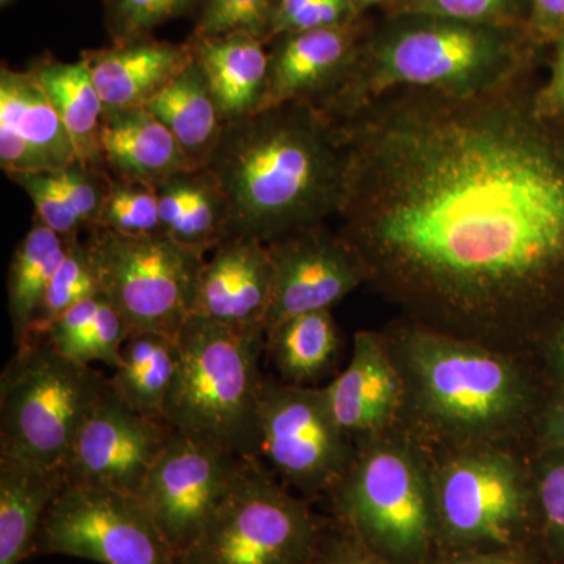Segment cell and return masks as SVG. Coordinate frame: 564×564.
Listing matches in <instances>:
<instances>
[{
	"label": "cell",
	"instance_id": "10",
	"mask_svg": "<svg viewBox=\"0 0 564 564\" xmlns=\"http://www.w3.org/2000/svg\"><path fill=\"white\" fill-rule=\"evenodd\" d=\"M88 251L99 288L131 333L176 337L192 317L206 258L166 237L93 228Z\"/></svg>",
	"mask_w": 564,
	"mask_h": 564
},
{
	"label": "cell",
	"instance_id": "13",
	"mask_svg": "<svg viewBox=\"0 0 564 564\" xmlns=\"http://www.w3.org/2000/svg\"><path fill=\"white\" fill-rule=\"evenodd\" d=\"M248 458L172 433L137 497L176 558L202 533Z\"/></svg>",
	"mask_w": 564,
	"mask_h": 564
},
{
	"label": "cell",
	"instance_id": "5",
	"mask_svg": "<svg viewBox=\"0 0 564 564\" xmlns=\"http://www.w3.org/2000/svg\"><path fill=\"white\" fill-rule=\"evenodd\" d=\"M176 340L177 370L163 421L172 433L196 443L259 456L265 328L223 325L192 315Z\"/></svg>",
	"mask_w": 564,
	"mask_h": 564
},
{
	"label": "cell",
	"instance_id": "32",
	"mask_svg": "<svg viewBox=\"0 0 564 564\" xmlns=\"http://www.w3.org/2000/svg\"><path fill=\"white\" fill-rule=\"evenodd\" d=\"M280 0H204L193 40L245 33L263 40L272 35Z\"/></svg>",
	"mask_w": 564,
	"mask_h": 564
},
{
	"label": "cell",
	"instance_id": "4",
	"mask_svg": "<svg viewBox=\"0 0 564 564\" xmlns=\"http://www.w3.org/2000/svg\"><path fill=\"white\" fill-rule=\"evenodd\" d=\"M524 41L513 25L395 17L359 47L343 80L317 104L340 117L400 90L467 95L524 74Z\"/></svg>",
	"mask_w": 564,
	"mask_h": 564
},
{
	"label": "cell",
	"instance_id": "35",
	"mask_svg": "<svg viewBox=\"0 0 564 564\" xmlns=\"http://www.w3.org/2000/svg\"><path fill=\"white\" fill-rule=\"evenodd\" d=\"M516 0H395V17L511 25Z\"/></svg>",
	"mask_w": 564,
	"mask_h": 564
},
{
	"label": "cell",
	"instance_id": "3",
	"mask_svg": "<svg viewBox=\"0 0 564 564\" xmlns=\"http://www.w3.org/2000/svg\"><path fill=\"white\" fill-rule=\"evenodd\" d=\"M386 337L404 383L402 421L419 440L503 445L532 414V378L514 352L413 321Z\"/></svg>",
	"mask_w": 564,
	"mask_h": 564
},
{
	"label": "cell",
	"instance_id": "33",
	"mask_svg": "<svg viewBox=\"0 0 564 564\" xmlns=\"http://www.w3.org/2000/svg\"><path fill=\"white\" fill-rule=\"evenodd\" d=\"M545 556L564 562V451L549 448L533 481Z\"/></svg>",
	"mask_w": 564,
	"mask_h": 564
},
{
	"label": "cell",
	"instance_id": "23",
	"mask_svg": "<svg viewBox=\"0 0 564 564\" xmlns=\"http://www.w3.org/2000/svg\"><path fill=\"white\" fill-rule=\"evenodd\" d=\"M191 46L225 122L250 117L261 109L270 69V55L263 50L262 40L231 33L193 40Z\"/></svg>",
	"mask_w": 564,
	"mask_h": 564
},
{
	"label": "cell",
	"instance_id": "34",
	"mask_svg": "<svg viewBox=\"0 0 564 564\" xmlns=\"http://www.w3.org/2000/svg\"><path fill=\"white\" fill-rule=\"evenodd\" d=\"M198 0H110L109 28L115 44L144 39L165 22L188 13Z\"/></svg>",
	"mask_w": 564,
	"mask_h": 564
},
{
	"label": "cell",
	"instance_id": "2",
	"mask_svg": "<svg viewBox=\"0 0 564 564\" xmlns=\"http://www.w3.org/2000/svg\"><path fill=\"white\" fill-rule=\"evenodd\" d=\"M229 207V237L270 243L337 217L347 158L317 104H281L226 122L206 165Z\"/></svg>",
	"mask_w": 564,
	"mask_h": 564
},
{
	"label": "cell",
	"instance_id": "26",
	"mask_svg": "<svg viewBox=\"0 0 564 564\" xmlns=\"http://www.w3.org/2000/svg\"><path fill=\"white\" fill-rule=\"evenodd\" d=\"M110 388L137 413L163 421L166 399L177 370L176 337L162 333H129Z\"/></svg>",
	"mask_w": 564,
	"mask_h": 564
},
{
	"label": "cell",
	"instance_id": "29",
	"mask_svg": "<svg viewBox=\"0 0 564 564\" xmlns=\"http://www.w3.org/2000/svg\"><path fill=\"white\" fill-rule=\"evenodd\" d=\"M129 333L113 304L99 293L66 311L41 339L73 361L85 366L102 362L115 369Z\"/></svg>",
	"mask_w": 564,
	"mask_h": 564
},
{
	"label": "cell",
	"instance_id": "27",
	"mask_svg": "<svg viewBox=\"0 0 564 564\" xmlns=\"http://www.w3.org/2000/svg\"><path fill=\"white\" fill-rule=\"evenodd\" d=\"M66 250L68 240L39 221L14 250L7 276V295L17 347L31 339L41 304Z\"/></svg>",
	"mask_w": 564,
	"mask_h": 564
},
{
	"label": "cell",
	"instance_id": "19",
	"mask_svg": "<svg viewBox=\"0 0 564 564\" xmlns=\"http://www.w3.org/2000/svg\"><path fill=\"white\" fill-rule=\"evenodd\" d=\"M355 22L285 35L270 55L269 82L261 110L281 104L321 101L333 90L358 54Z\"/></svg>",
	"mask_w": 564,
	"mask_h": 564
},
{
	"label": "cell",
	"instance_id": "38",
	"mask_svg": "<svg viewBox=\"0 0 564 564\" xmlns=\"http://www.w3.org/2000/svg\"><path fill=\"white\" fill-rule=\"evenodd\" d=\"M323 0H280L272 35H291L322 28Z\"/></svg>",
	"mask_w": 564,
	"mask_h": 564
},
{
	"label": "cell",
	"instance_id": "36",
	"mask_svg": "<svg viewBox=\"0 0 564 564\" xmlns=\"http://www.w3.org/2000/svg\"><path fill=\"white\" fill-rule=\"evenodd\" d=\"M11 181L17 182L28 193L35 207L36 221L57 232L63 239H79L80 229L85 228L84 221L68 196L55 187L50 172L17 174L11 176Z\"/></svg>",
	"mask_w": 564,
	"mask_h": 564
},
{
	"label": "cell",
	"instance_id": "22",
	"mask_svg": "<svg viewBox=\"0 0 564 564\" xmlns=\"http://www.w3.org/2000/svg\"><path fill=\"white\" fill-rule=\"evenodd\" d=\"M65 486L61 470L0 455V564L36 555L44 516Z\"/></svg>",
	"mask_w": 564,
	"mask_h": 564
},
{
	"label": "cell",
	"instance_id": "8",
	"mask_svg": "<svg viewBox=\"0 0 564 564\" xmlns=\"http://www.w3.org/2000/svg\"><path fill=\"white\" fill-rule=\"evenodd\" d=\"M107 388L109 378L95 367L66 358L41 337L20 345L0 377V455L62 473Z\"/></svg>",
	"mask_w": 564,
	"mask_h": 564
},
{
	"label": "cell",
	"instance_id": "20",
	"mask_svg": "<svg viewBox=\"0 0 564 564\" xmlns=\"http://www.w3.org/2000/svg\"><path fill=\"white\" fill-rule=\"evenodd\" d=\"M104 110L147 106L193 61L191 44L135 40L102 51L82 54Z\"/></svg>",
	"mask_w": 564,
	"mask_h": 564
},
{
	"label": "cell",
	"instance_id": "11",
	"mask_svg": "<svg viewBox=\"0 0 564 564\" xmlns=\"http://www.w3.org/2000/svg\"><path fill=\"white\" fill-rule=\"evenodd\" d=\"M258 426L259 456L306 500L328 496L358 451L334 419L323 388L263 378Z\"/></svg>",
	"mask_w": 564,
	"mask_h": 564
},
{
	"label": "cell",
	"instance_id": "17",
	"mask_svg": "<svg viewBox=\"0 0 564 564\" xmlns=\"http://www.w3.org/2000/svg\"><path fill=\"white\" fill-rule=\"evenodd\" d=\"M323 389L334 419L356 444L402 421L403 378L384 334L356 333L347 369Z\"/></svg>",
	"mask_w": 564,
	"mask_h": 564
},
{
	"label": "cell",
	"instance_id": "7",
	"mask_svg": "<svg viewBox=\"0 0 564 564\" xmlns=\"http://www.w3.org/2000/svg\"><path fill=\"white\" fill-rule=\"evenodd\" d=\"M432 474L436 554L540 545L534 485L503 445L452 448ZM541 547V545H540Z\"/></svg>",
	"mask_w": 564,
	"mask_h": 564
},
{
	"label": "cell",
	"instance_id": "30",
	"mask_svg": "<svg viewBox=\"0 0 564 564\" xmlns=\"http://www.w3.org/2000/svg\"><path fill=\"white\" fill-rule=\"evenodd\" d=\"M99 293L101 288H99L98 274H96L87 243L79 239L68 240L65 259L61 269L52 278L50 289L41 304L39 321L33 326L29 340L39 339L41 334L46 332L66 311Z\"/></svg>",
	"mask_w": 564,
	"mask_h": 564
},
{
	"label": "cell",
	"instance_id": "39",
	"mask_svg": "<svg viewBox=\"0 0 564 564\" xmlns=\"http://www.w3.org/2000/svg\"><path fill=\"white\" fill-rule=\"evenodd\" d=\"M538 547L540 545L519 551L436 554L426 564H544L545 554H541Z\"/></svg>",
	"mask_w": 564,
	"mask_h": 564
},
{
	"label": "cell",
	"instance_id": "16",
	"mask_svg": "<svg viewBox=\"0 0 564 564\" xmlns=\"http://www.w3.org/2000/svg\"><path fill=\"white\" fill-rule=\"evenodd\" d=\"M79 163L62 118L31 69H0V166L7 176Z\"/></svg>",
	"mask_w": 564,
	"mask_h": 564
},
{
	"label": "cell",
	"instance_id": "31",
	"mask_svg": "<svg viewBox=\"0 0 564 564\" xmlns=\"http://www.w3.org/2000/svg\"><path fill=\"white\" fill-rule=\"evenodd\" d=\"M95 226L128 236L163 234L158 192L141 182L109 177Z\"/></svg>",
	"mask_w": 564,
	"mask_h": 564
},
{
	"label": "cell",
	"instance_id": "15",
	"mask_svg": "<svg viewBox=\"0 0 564 564\" xmlns=\"http://www.w3.org/2000/svg\"><path fill=\"white\" fill-rule=\"evenodd\" d=\"M267 247L273 282L265 332L296 315L332 310L366 284L358 254L339 234L322 225L288 234Z\"/></svg>",
	"mask_w": 564,
	"mask_h": 564
},
{
	"label": "cell",
	"instance_id": "24",
	"mask_svg": "<svg viewBox=\"0 0 564 564\" xmlns=\"http://www.w3.org/2000/svg\"><path fill=\"white\" fill-rule=\"evenodd\" d=\"M144 107L170 129L192 169H206L226 122L195 55Z\"/></svg>",
	"mask_w": 564,
	"mask_h": 564
},
{
	"label": "cell",
	"instance_id": "37",
	"mask_svg": "<svg viewBox=\"0 0 564 564\" xmlns=\"http://www.w3.org/2000/svg\"><path fill=\"white\" fill-rule=\"evenodd\" d=\"M310 564H389L373 554L351 530L329 519L317 552Z\"/></svg>",
	"mask_w": 564,
	"mask_h": 564
},
{
	"label": "cell",
	"instance_id": "21",
	"mask_svg": "<svg viewBox=\"0 0 564 564\" xmlns=\"http://www.w3.org/2000/svg\"><path fill=\"white\" fill-rule=\"evenodd\" d=\"M101 154L106 172L154 188L195 172L170 129L144 106L104 111Z\"/></svg>",
	"mask_w": 564,
	"mask_h": 564
},
{
	"label": "cell",
	"instance_id": "12",
	"mask_svg": "<svg viewBox=\"0 0 564 564\" xmlns=\"http://www.w3.org/2000/svg\"><path fill=\"white\" fill-rule=\"evenodd\" d=\"M36 555L101 564H177L139 497L101 486H63L44 516Z\"/></svg>",
	"mask_w": 564,
	"mask_h": 564
},
{
	"label": "cell",
	"instance_id": "6",
	"mask_svg": "<svg viewBox=\"0 0 564 564\" xmlns=\"http://www.w3.org/2000/svg\"><path fill=\"white\" fill-rule=\"evenodd\" d=\"M356 445L328 494L333 518L386 563H429L437 552L432 474L417 445L391 432Z\"/></svg>",
	"mask_w": 564,
	"mask_h": 564
},
{
	"label": "cell",
	"instance_id": "28",
	"mask_svg": "<svg viewBox=\"0 0 564 564\" xmlns=\"http://www.w3.org/2000/svg\"><path fill=\"white\" fill-rule=\"evenodd\" d=\"M332 310L296 315L265 332V351L281 381L307 386L318 380L339 351Z\"/></svg>",
	"mask_w": 564,
	"mask_h": 564
},
{
	"label": "cell",
	"instance_id": "40",
	"mask_svg": "<svg viewBox=\"0 0 564 564\" xmlns=\"http://www.w3.org/2000/svg\"><path fill=\"white\" fill-rule=\"evenodd\" d=\"M530 35L558 40L564 33V0H530Z\"/></svg>",
	"mask_w": 564,
	"mask_h": 564
},
{
	"label": "cell",
	"instance_id": "14",
	"mask_svg": "<svg viewBox=\"0 0 564 564\" xmlns=\"http://www.w3.org/2000/svg\"><path fill=\"white\" fill-rule=\"evenodd\" d=\"M170 437L165 422L137 413L109 384L77 433L62 469L65 485L137 496Z\"/></svg>",
	"mask_w": 564,
	"mask_h": 564
},
{
	"label": "cell",
	"instance_id": "9",
	"mask_svg": "<svg viewBox=\"0 0 564 564\" xmlns=\"http://www.w3.org/2000/svg\"><path fill=\"white\" fill-rule=\"evenodd\" d=\"M328 521L251 456L177 564H310Z\"/></svg>",
	"mask_w": 564,
	"mask_h": 564
},
{
	"label": "cell",
	"instance_id": "43",
	"mask_svg": "<svg viewBox=\"0 0 564 564\" xmlns=\"http://www.w3.org/2000/svg\"><path fill=\"white\" fill-rule=\"evenodd\" d=\"M549 362L556 378L564 384V325L555 333L549 347Z\"/></svg>",
	"mask_w": 564,
	"mask_h": 564
},
{
	"label": "cell",
	"instance_id": "41",
	"mask_svg": "<svg viewBox=\"0 0 564 564\" xmlns=\"http://www.w3.org/2000/svg\"><path fill=\"white\" fill-rule=\"evenodd\" d=\"M556 57L552 79L543 90L538 91V106L549 115H564V33L556 40Z\"/></svg>",
	"mask_w": 564,
	"mask_h": 564
},
{
	"label": "cell",
	"instance_id": "18",
	"mask_svg": "<svg viewBox=\"0 0 564 564\" xmlns=\"http://www.w3.org/2000/svg\"><path fill=\"white\" fill-rule=\"evenodd\" d=\"M212 251L199 272L192 315L223 325L265 328L273 282L267 243L229 237Z\"/></svg>",
	"mask_w": 564,
	"mask_h": 564
},
{
	"label": "cell",
	"instance_id": "1",
	"mask_svg": "<svg viewBox=\"0 0 564 564\" xmlns=\"http://www.w3.org/2000/svg\"><path fill=\"white\" fill-rule=\"evenodd\" d=\"M337 121L339 236L410 321L513 352L564 284V137L522 76L400 90Z\"/></svg>",
	"mask_w": 564,
	"mask_h": 564
},
{
	"label": "cell",
	"instance_id": "45",
	"mask_svg": "<svg viewBox=\"0 0 564 564\" xmlns=\"http://www.w3.org/2000/svg\"><path fill=\"white\" fill-rule=\"evenodd\" d=\"M0 2H2V7H6L7 3H10V0H0Z\"/></svg>",
	"mask_w": 564,
	"mask_h": 564
},
{
	"label": "cell",
	"instance_id": "44",
	"mask_svg": "<svg viewBox=\"0 0 564 564\" xmlns=\"http://www.w3.org/2000/svg\"><path fill=\"white\" fill-rule=\"evenodd\" d=\"M355 3L356 10L366 9V7L377 6V3L395 2V0H351Z\"/></svg>",
	"mask_w": 564,
	"mask_h": 564
},
{
	"label": "cell",
	"instance_id": "42",
	"mask_svg": "<svg viewBox=\"0 0 564 564\" xmlns=\"http://www.w3.org/2000/svg\"><path fill=\"white\" fill-rule=\"evenodd\" d=\"M543 440L547 448L564 451V395L547 411L543 419Z\"/></svg>",
	"mask_w": 564,
	"mask_h": 564
},
{
	"label": "cell",
	"instance_id": "25",
	"mask_svg": "<svg viewBox=\"0 0 564 564\" xmlns=\"http://www.w3.org/2000/svg\"><path fill=\"white\" fill-rule=\"evenodd\" d=\"M68 131L80 165L104 170L101 131L104 104L84 61H43L31 68Z\"/></svg>",
	"mask_w": 564,
	"mask_h": 564
}]
</instances>
